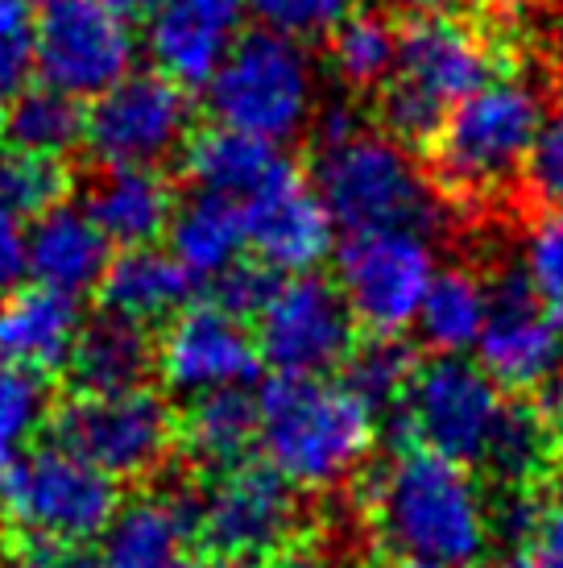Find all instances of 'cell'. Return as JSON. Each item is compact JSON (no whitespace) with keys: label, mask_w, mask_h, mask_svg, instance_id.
Returning a JSON list of instances; mask_svg holds the SVG:
<instances>
[{"label":"cell","mask_w":563,"mask_h":568,"mask_svg":"<svg viewBox=\"0 0 563 568\" xmlns=\"http://www.w3.org/2000/svg\"><path fill=\"white\" fill-rule=\"evenodd\" d=\"M112 257L109 237L95 229L88 207L59 204L42 212L30 229V278L59 295H88L104 283Z\"/></svg>","instance_id":"obj_20"},{"label":"cell","mask_w":563,"mask_h":568,"mask_svg":"<svg viewBox=\"0 0 563 568\" xmlns=\"http://www.w3.org/2000/svg\"><path fill=\"white\" fill-rule=\"evenodd\" d=\"M348 378L345 386L357 398H365L369 407H390L402 403L410 390V382L419 374V362L398 336H369L365 345L348 353Z\"/></svg>","instance_id":"obj_32"},{"label":"cell","mask_w":563,"mask_h":568,"mask_svg":"<svg viewBox=\"0 0 563 568\" xmlns=\"http://www.w3.org/2000/svg\"><path fill=\"white\" fill-rule=\"evenodd\" d=\"M88 216L109 245L145 250L174 221V195L157 171H104L88 191Z\"/></svg>","instance_id":"obj_22"},{"label":"cell","mask_w":563,"mask_h":568,"mask_svg":"<svg viewBox=\"0 0 563 568\" xmlns=\"http://www.w3.org/2000/svg\"><path fill=\"white\" fill-rule=\"evenodd\" d=\"M21 568H100L88 548H66V544H30Z\"/></svg>","instance_id":"obj_42"},{"label":"cell","mask_w":563,"mask_h":568,"mask_svg":"<svg viewBox=\"0 0 563 568\" xmlns=\"http://www.w3.org/2000/svg\"><path fill=\"white\" fill-rule=\"evenodd\" d=\"M282 166L286 159L278 145L257 142L249 133H233V129H204L187 142V174L195 179V187L233 204H245Z\"/></svg>","instance_id":"obj_25"},{"label":"cell","mask_w":563,"mask_h":568,"mask_svg":"<svg viewBox=\"0 0 563 568\" xmlns=\"http://www.w3.org/2000/svg\"><path fill=\"white\" fill-rule=\"evenodd\" d=\"M47 407L50 398L38 374L0 362V474L33 448V436L47 424Z\"/></svg>","instance_id":"obj_34"},{"label":"cell","mask_w":563,"mask_h":568,"mask_svg":"<svg viewBox=\"0 0 563 568\" xmlns=\"http://www.w3.org/2000/svg\"><path fill=\"white\" fill-rule=\"evenodd\" d=\"M526 565L531 568H563V503L543 506L526 539Z\"/></svg>","instance_id":"obj_41"},{"label":"cell","mask_w":563,"mask_h":568,"mask_svg":"<svg viewBox=\"0 0 563 568\" xmlns=\"http://www.w3.org/2000/svg\"><path fill=\"white\" fill-rule=\"evenodd\" d=\"M439 274L436 245L419 229L357 233L340 245L336 291L369 336H402Z\"/></svg>","instance_id":"obj_9"},{"label":"cell","mask_w":563,"mask_h":568,"mask_svg":"<svg viewBox=\"0 0 563 568\" xmlns=\"http://www.w3.org/2000/svg\"><path fill=\"white\" fill-rule=\"evenodd\" d=\"M245 216V241L257 253V262L274 274H311L324 257L331 253V224L328 207L319 200L311 179L286 162L262 191H253L240 204Z\"/></svg>","instance_id":"obj_17"},{"label":"cell","mask_w":563,"mask_h":568,"mask_svg":"<svg viewBox=\"0 0 563 568\" xmlns=\"http://www.w3.org/2000/svg\"><path fill=\"white\" fill-rule=\"evenodd\" d=\"M377 440V410L331 378H278L257 398V444L295 489H336L360 474Z\"/></svg>","instance_id":"obj_2"},{"label":"cell","mask_w":563,"mask_h":568,"mask_svg":"<svg viewBox=\"0 0 563 568\" xmlns=\"http://www.w3.org/2000/svg\"><path fill=\"white\" fill-rule=\"evenodd\" d=\"M178 432H183V444L195 460L233 469V465H240L245 448L257 440V403L245 390L195 398Z\"/></svg>","instance_id":"obj_28"},{"label":"cell","mask_w":563,"mask_h":568,"mask_svg":"<svg viewBox=\"0 0 563 568\" xmlns=\"http://www.w3.org/2000/svg\"><path fill=\"white\" fill-rule=\"evenodd\" d=\"M493 67L498 50L485 30L452 9L414 13L407 26H398V59L377 95L386 138L402 145L431 142L448 112L498 75Z\"/></svg>","instance_id":"obj_3"},{"label":"cell","mask_w":563,"mask_h":568,"mask_svg":"<svg viewBox=\"0 0 563 568\" xmlns=\"http://www.w3.org/2000/svg\"><path fill=\"white\" fill-rule=\"evenodd\" d=\"M137 38L112 0H38L33 67L47 88L88 100L133 75Z\"/></svg>","instance_id":"obj_10"},{"label":"cell","mask_w":563,"mask_h":568,"mask_svg":"<svg viewBox=\"0 0 563 568\" xmlns=\"http://www.w3.org/2000/svg\"><path fill=\"white\" fill-rule=\"evenodd\" d=\"M555 440H560V427L543 415V407L514 398V407H510L505 427H501L498 436V448H493L485 469L510 489H526L551 465Z\"/></svg>","instance_id":"obj_31"},{"label":"cell","mask_w":563,"mask_h":568,"mask_svg":"<svg viewBox=\"0 0 563 568\" xmlns=\"http://www.w3.org/2000/svg\"><path fill=\"white\" fill-rule=\"evenodd\" d=\"M485 4H493V9H501V13H522V9H531V4H539V0H485Z\"/></svg>","instance_id":"obj_43"},{"label":"cell","mask_w":563,"mask_h":568,"mask_svg":"<svg viewBox=\"0 0 563 568\" xmlns=\"http://www.w3.org/2000/svg\"><path fill=\"white\" fill-rule=\"evenodd\" d=\"M171 237V257L183 266V274L195 283L216 286L228 270L240 266V253H245V216L240 204L233 200H219V195H195L183 207H174V221L166 229Z\"/></svg>","instance_id":"obj_23"},{"label":"cell","mask_w":563,"mask_h":568,"mask_svg":"<svg viewBox=\"0 0 563 568\" xmlns=\"http://www.w3.org/2000/svg\"><path fill=\"white\" fill-rule=\"evenodd\" d=\"M477 568H531V565H526V560H514V556H510V560H489V565H477Z\"/></svg>","instance_id":"obj_45"},{"label":"cell","mask_w":563,"mask_h":568,"mask_svg":"<svg viewBox=\"0 0 563 568\" xmlns=\"http://www.w3.org/2000/svg\"><path fill=\"white\" fill-rule=\"evenodd\" d=\"M191 142V100L157 71H133L95 95L88 112V150L104 171H157Z\"/></svg>","instance_id":"obj_12"},{"label":"cell","mask_w":563,"mask_h":568,"mask_svg":"<svg viewBox=\"0 0 563 568\" xmlns=\"http://www.w3.org/2000/svg\"><path fill=\"white\" fill-rule=\"evenodd\" d=\"M212 291H216V295H212L216 307L233 312V316H249V312H262V307H266L269 291H274V278H269L266 266L240 262V266L228 270Z\"/></svg>","instance_id":"obj_40"},{"label":"cell","mask_w":563,"mask_h":568,"mask_svg":"<svg viewBox=\"0 0 563 568\" xmlns=\"http://www.w3.org/2000/svg\"><path fill=\"white\" fill-rule=\"evenodd\" d=\"M0 568H13V560H9V552H4V544H0Z\"/></svg>","instance_id":"obj_47"},{"label":"cell","mask_w":563,"mask_h":568,"mask_svg":"<svg viewBox=\"0 0 563 568\" xmlns=\"http://www.w3.org/2000/svg\"><path fill=\"white\" fill-rule=\"evenodd\" d=\"M315 191L331 224L345 229L348 237L381 229L427 233V224H436L439 216L431 183L407 145L369 129H357L336 145H319Z\"/></svg>","instance_id":"obj_5"},{"label":"cell","mask_w":563,"mask_h":568,"mask_svg":"<svg viewBox=\"0 0 563 568\" xmlns=\"http://www.w3.org/2000/svg\"><path fill=\"white\" fill-rule=\"evenodd\" d=\"M0 515L30 544L83 548L116 515V486L63 444L30 448L0 474Z\"/></svg>","instance_id":"obj_7"},{"label":"cell","mask_w":563,"mask_h":568,"mask_svg":"<svg viewBox=\"0 0 563 568\" xmlns=\"http://www.w3.org/2000/svg\"><path fill=\"white\" fill-rule=\"evenodd\" d=\"M319 75L307 47L269 30L245 33L207 80V109L219 129L282 145L311 125Z\"/></svg>","instance_id":"obj_6"},{"label":"cell","mask_w":563,"mask_h":568,"mask_svg":"<svg viewBox=\"0 0 563 568\" xmlns=\"http://www.w3.org/2000/svg\"><path fill=\"white\" fill-rule=\"evenodd\" d=\"M393 568H414V565H393Z\"/></svg>","instance_id":"obj_48"},{"label":"cell","mask_w":563,"mask_h":568,"mask_svg":"<svg viewBox=\"0 0 563 568\" xmlns=\"http://www.w3.org/2000/svg\"><path fill=\"white\" fill-rule=\"evenodd\" d=\"M0 191L13 200L21 216H42V212L63 204L66 166L59 159L13 150L9 159H0Z\"/></svg>","instance_id":"obj_35"},{"label":"cell","mask_w":563,"mask_h":568,"mask_svg":"<svg viewBox=\"0 0 563 568\" xmlns=\"http://www.w3.org/2000/svg\"><path fill=\"white\" fill-rule=\"evenodd\" d=\"M30 274V229L13 200L0 191V295H9Z\"/></svg>","instance_id":"obj_39"},{"label":"cell","mask_w":563,"mask_h":568,"mask_svg":"<svg viewBox=\"0 0 563 568\" xmlns=\"http://www.w3.org/2000/svg\"><path fill=\"white\" fill-rule=\"evenodd\" d=\"M365 510L393 565L477 568L493 544V506L472 469L414 444L377 465Z\"/></svg>","instance_id":"obj_1"},{"label":"cell","mask_w":563,"mask_h":568,"mask_svg":"<svg viewBox=\"0 0 563 568\" xmlns=\"http://www.w3.org/2000/svg\"><path fill=\"white\" fill-rule=\"evenodd\" d=\"M547 116V95L522 71H498L460 100L431 138L436 179L452 195L485 200L522 179L531 145Z\"/></svg>","instance_id":"obj_4"},{"label":"cell","mask_w":563,"mask_h":568,"mask_svg":"<svg viewBox=\"0 0 563 568\" xmlns=\"http://www.w3.org/2000/svg\"><path fill=\"white\" fill-rule=\"evenodd\" d=\"M157 348L141 324L125 316L104 312L100 320L83 324L71 353V369H75L79 390L88 395H116V390H137L145 374L154 369Z\"/></svg>","instance_id":"obj_24"},{"label":"cell","mask_w":563,"mask_h":568,"mask_svg":"<svg viewBox=\"0 0 563 568\" xmlns=\"http://www.w3.org/2000/svg\"><path fill=\"white\" fill-rule=\"evenodd\" d=\"M295 486H286L269 465L253 460L219 469L195 506V531L219 560H266L295 539Z\"/></svg>","instance_id":"obj_14"},{"label":"cell","mask_w":563,"mask_h":568,"mask_svg":"<svg viewBox=\"0 0 563 568\" xmlns=\"http://www.w3.org/2000/svg\"><path fill=\"white\" fill-rule=\"evenodd\" d=\"M59 444L79 460H88L109 481L116 477H145L166 460L174 444L171 407L154 390H116V395H88L79 390L54 415Z\"/></svg>","instance_id":"obj_11"},{"label":"cell","mask_w":563,"mask_h":568,"mask_svg":"<svg viewBox=\"0 0 563 568\" xmlns=\"http://www.w3.org/2000/svg\"><path fill=\"white\" fill-rule=\"evenodd\" d=\"M212 568H266L262 560H216Z\"/></svg>","instance_id":"obj_44"},{"label":"cell","mask_w":563,"mask_h":568,"mask_svg":"<svg viewBox=\"0 0 563 568\" xmlns=\"http://www.w3.org/2000/svg\"><path fill=\"white\" fill-rule=\"evenodd\" d=\"M357 320L348 312L336 283L319 274L282 278L257 312V348L278 378H324L348 362Z\"/></svg>","instance_id":"obj_13"},{"label":"cell","mask_w":563,"mask_h":568,"mask_svg":"<svg viewBox=\"0 0 563 568\" xmlns=\"http://www.w3.org/2000/svg\"><path fill=\"white\" fill-rule=\"evenodd\" d=\"M154 365L174 395H187L195 403L224 390H245L262 369V348L240 316L216 303H195L162 332Z\"/></svg>","instance_id":"obj_15"},{"label":"cell","mask_w":563,"mask_h":568,"mask_svg":"<svg viewBox=\"0 0 563 568\" xmlns=\"http://www.w3.org/2000/svg\"><path fill=\"white\" fill-rule=\"evenodd\" d=\"M489 300H493V286L481 274L464 266L439 270L419 307V320H414L422 345L436 357H464L485 332Z\"/></svg>","instance_id":"obj_27"},{"label":"cell","mask_w":563,"mask_h":568,"mask_svg":"<svg viewBox=\"0 0 563 568\" xmlns=\"http://www.w3.org/2000/svg\"><path fill=\"white\" fill-rule=\"evenodd\" d=\"M195 510L174 494H141L129 506H116L100 536V568H183Z\"/></svg>","instance_id":"obj_21"},{"label":"cell","mask_w":563,"mask_h":568,"mask_svg":"<svg viewBox=\"0 0 563 568\" xmlns=\"http://www.w3.org/2000/svg\"><path fill=\"white\" fill-rule=\"evenodd\" d=\"M510 407L514 395H505L481 365L464 357H436L419 365L407 398L398 403L410 444L464 469L489 465Z\"/></svg>","instance_id":"obj_8"},{"label":"cell","mask_w":563,"mask_h":568,"mask_svg":"<svg viewBox=\"0 0 563 568\" xmlns=\"http://www.w3.org/2000/svg\"><path fill=\"white\" fill-rule=\"evenodd\" d=\"M393 59H398V26L386 13L357 9L340 30L331 33L328 63L348 88H377L390 80Z\"/></svg>","instance_id":"obj_30"},{"label":"cell","mask_w":563,"mask_h":568,"mask_svg":"<svg viewBox=\"0 0 563 568\" xmlns=\"http://www.w3.org/2000/svg\"><path fill=\"white\" fill-rule=\"evenodd\" d=\"M522 183L543 212H563V104L547 109L543 129L531 145V159L522 166Z\"/></svg>","instance_id":"obj_38"},{"label":"cell","mask_w":563,"mask_h":568,"mask_svg":"<svg viewBox=\"0 0 563 568\" xmlns=\"http://www.w3.org/2000/svg\"><path fill=\"white\" fill-rule=\"evenodd\" d=\"M9 138L25 154L63 162V154L88 142V112L79 109V100L54 92L47 83L25 88L9 109Z\"/></svg>","instance_id":"obj_29"},{"label":"cell","mask_w":563,"mask_h":568,"mask_svg":"<svg viewBox=\"0 0 563 568\" xmlns=\"http://www.w3.org/2000/svg\"><path fill=\"white\" fill-rule=\"evenodd\" d=\"M100 291L112 316H125L145 328L154 320L174 316L187 303L191 278L171 253L145 245V250H125L121 257H112Z\"/></svg>","instance_id":"obj_26"},{"label":"cell","mask_w":563,"mask_h":568,"mask_svg":"<svg viewBox=\"0 0 563 568\" xmlns=\"http://www.w3.org/2000/svg\"><path fill=\"white\" fill-rule=\"evenodd\" d=\"M477 365L505 395H543L560 378L563 324L518 283V274L493 286L485 332L477 341Z\"/></svg>","instance_id":"obj_16"},{"label":"cell","mask_w":563,"mask_h":568,"mask_svg":"<svg viewBox=\"0 0 563 568\" xmlns=\"http://www.w3.org/2000/svg\"><path fill=\"white\" fill-rule=\"evenodd\" d=\"M249 0H157L145 26V50L157 75L183 83H207L219 63L245 38Z\"/></svg>","instance_id":"obj_18"},{"label":"cell","mask_w":563,"mask_h":568,"mask_svg":"<svg viewBox=\"0 0 563 568\" xmlns=\"http://www.w3.org/2000/svg\"><path fill=\"white\" fill-rule=\"evenodd\" d=\"M38 0H0V95L21 92L33 71Z\"/></svg>","instance_id":"obj_37"},{"label":"cell","mask_w":563,"mask_h":568,"mask_svg":"<svg viewBox=\"0 0 563 568\" xmlns=\"http://www.w3.org/2000/svg\"><path fill=\"white\" fill-rule=\"evenodd\" d=\"M518 283L563 324V212H539L522 229Z\"/></svg>","instance_id":"obj_33"},{"label":"cell","mask_w":563,"mask_h":568,"mask_svg":"<svg viewBox=\"0 0 563 568\" xmlns=\"http://www.w3.org/2000/svg\"><path fill=\"white\" fill-rule=\"evenodd\" d=\"M262 30L282 33V38H324L336 33L348 17L357 13V0H249Z\"/></svg>","instance_id":"obj_36"},{"label":"cell","mask_w":563,"mask_h":568,"mask_svg":"<svg viewBox=\"0 0 563 568\" xmlns=\"http://www.w3.org/2000/svg\"><path fill=\"white\" fill-rule=\"evenodd\" d=\"M83 332L79 300L47 291V286H13L0 295V362L25 374H50L71 365L75 341Z\"/></svg>","instance_id":"obj_19"},{"label":"cell","mask_w":563,"mask_h":568,"mask_svg":"<svg viewBox=\"0 0 563 568\" xmlns=\"http://www.w3.org/2000/svg\"><path fill=\"white\" fill-rule=\"evenodd\" d=\"M9 133V112H4V104H0V138Z\"/></svg>","instance_id":"obj_46"}]
</instances>
